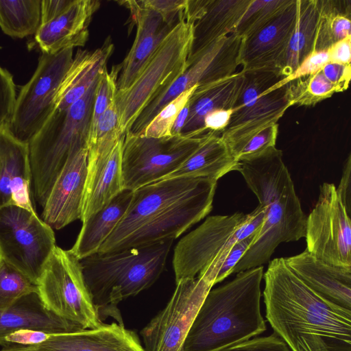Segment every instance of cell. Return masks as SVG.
<instances>
[{
  "label": "cell",
  "mask_w": 351,
  "mask_h": 351,
  "mask_svg": "<svg viewBox=\"0 0 351 351\" xmlns=\"http://www.w3.org/2000/svg\"><path fill=\"white\" fill-rule=\"evenodd\" d=\"M263 278L267 320L291 351H351V311L312 290L284 258L271 261Z\"/></svg>",
  "instance_id": "1"
},
{
  "label": "cell",
  "mask_w": 351,
  "mask_h": 351,
  "mask_svg": "<svg viewBox=\"0 0 351 351\" xmlns=\"http://www.w3.org/2000/svg\"><path fill=\"white\" fill-rule=\"evenodd\" d=\"M239 163V171L265 207V215L255 241L232 274L262 266L279 244L304 237L306 222L281 150L271 147Z\"/></svg>",
  "instance_id": "2"
},
{
  "label": "cell",
  "mask_w": 351,
  "mask_h": 351,
  "mask_svg": "<svg viewBox=\"0 0 351 351\" xmlns=\"http://www.w3.org/2000/svg\"><path fill=\"white\" fill-rule=\"evenodd\" d=\"M263 274V266L256 267L210 289L195 317L183 351H216L265 332L261 311Z\"/></svg>",
  "instance_id": "3"
},
{
  "label": "cell",
  "mask_w": 351,
  "mask_h": 351,
  "mask_svg": "<svg viewBox=\"0 0 351 351\" xmlns=\"http://www.w3.org/2000/svg\"><path fill=\"white\" fill-rule=\"evenodd\" d=\"M173 239L80 259L86 285L99 313L123 324L117 305L151 287L162 273Z\"/></svg>",
  "instance_id": "4"
},
{
  "label": "cell",
  "mask_w": 351,
  "mask_h": 351,
  "mask_svg": "<svg viewBox=\"0 0 351 351\" xmlns=\"http://www.w3.org/2000/svg\"><path fill=\"white\" fill-rule=\"evenodd\" d=\"M99 76L69 108L62 111L54 110L28 143L32 193L42 207L71 152L78 147H87Z\"/></svg>",
  "instance_id": "5"
},
{
  "label": "cell",
  "mask_w": 351,
  "mask_h": 351,
  "mask_svg": "<svg viewBox=\"0 0 351 351\" xmlns=\"http://www.w3.org/2000/svg\"><path fill=\"white\" fill-rule=\"evenodd\" d=\"M192 41L193 24L183 19L160 43L134 82L124 90H117L114 104L123 136L153 99L186 70Z\"/></svg>",
  "instance_id": "6"
},
{
  "label": "cell",
  "mask_w": 351,
  "mask_h": 351,
  "mask_svg": "<svg viewBox=\"0 0 351 351\" xmlns=\"http://www.w3.org/2000/svg\"><path fill=\"white\" fill-rule=\"evenodd\" d=\"M45 306L56 315L95 328L102 323L86 285L82 266L71 251L56 247L38 282Z\"/></svg>",
  "instance_id": "7"
},
{
  "label": "cell",
  "mask_w": 351,
  "mask_h": 351,
  "mask_svg": "<svg viewBox=\"0 0 351 351\" xmlns=\"http://www.w3.org/2000/svg\"><path fill=\"white\" fill-rule=\"evenodd\" d=\"M206 134L156 138L126 132L121 156L123 189L134 191L171 174L199 147Z\"/></svg>",
  "instance_id": "8"
},
{
  "label": "cell",
  "mask_w": 351,
  "mask_h": 351,
  "mask_svg": "<svg viewBox=\"0 0 351 351\" xmlns=\"http://www.w3.org/2000/svg\"><path fill=\"white\" fill-rule=\"evenodd\" d=\"M56 247L53 229L35 210L17 205L0 208V258L36 283Z\"/></svg>",
  "instance_id": "9"
},
{
  "label": "cell",
  "mask_w": 351,
  "mask_h": 351,
  "mask_svg": "<svg viewBox=\"0 0 351 351\" xmlns=\"http://www.w3.org/2000/svg\"><path fill=\"white\" fill-rule=\"evenodd\" d=\"M73 59V48L41 55L34 73L16 97L8 123L16 139L28 145L53 113L59 86Z\"/></svg>",
  "instance_id": "10"
},
{
  "label": "cell",
  "mask_w": 351,
  "mask_h": 351,
  "mask_svg": "<svg viewBox=\"0 0 351 351\" xmlns=\"http://www.w3.org/2000/svg\"><path fill=\"white\" fill-rule=\"evenodd\" d=\"M306 250L317 259L351 267V221L333 184L319 187L318 199L306 217Z\"/></svg>",
  "instance_id": "11"
},
{
  "label": "cell",
  "mask_w": 351,
  "mask_h": 351,
  "mask_svg": "<svg viewBox=\"0 0 351 351\" xmlns=\"http://www.w3.org/2000/svg\"><path fill=\"white\" fill-rule=\"evenodd\" d=\"M212 287L199 277L178 281L166 306L141 331L145 351H183L195 317Z\"/></svg>",
  "instance_id": "12"
},
{
  "label": "cell",
  "mask_w": 351,
  "mask_h": 351,
  "mask_svg": "<svg viewBox=\"0 0 351 351\" xmlns=\"http://www.w3.org/2000/svg\"><path fill=\"white\" fill-rule=\"evenodd\" d=\"M205 178L180 177L161 180L134 191L129 207L97 253H109L134 231L163 214L193 191Z\"/></svg>",
  "instance_id": "13"
},
{
  "label": "cell",
  "mask_w": 351,
  "mask_h": 351,
  "mask_svg": "<svg viewBox=\"0 0 351 351\" xmlns=\"http://www.w3.org/2000/svg\"><path fill=\"white\" fill-rule=\"evenodd\" d=\"M247 217L248 214L240 212L208 217L182 238L173 258L176 282L195 278L204 271Z\"/></svg>",
  "instance_id": "14"
},
{
  "label": "cell",
  "mask_w": 351,
  "mask_h": 351,
  "mask_svg": "<svg viewBox=\"0 0 351 351\" xmlns=\"http://www.w3.org/2000/svg\"><path fill=\"white\" fill-rule=\"evenodd\" d=\"M300 12V0H292L263 29L245 38L241 53L243 72L269 71L280 75Z\"/></svg>",
  "instance_id": "15"
},
{
  "label": "cell",
  "mask_w": 351,
  "mask_h": 351,
  "mask_svg": "<svg viewBox=\"0 0 351 351\" xmlns=\"http://www.w3.org/2000/svg\"><path fill=\"white\" fill-rule=\"evenodd\" d=\"M87 159V147L74 149L52 186L41 214L42 220L52 229L60 230L81 219Z\"/></svg>",
  "instance_id": "16"
},
{
  "label": "cell",
  "mask_w": 351,
  "mask_h": 351,
  "mask_svg": "<svg viewBox=\"0 0 351 351\" xmlns=\"http://www.w3.org/2000/svg\"><path fill=\"white\" fill-rule=\"evenodd\" d=\"M268 88L258 97L233 109L228 125L220 134L235 160L248 140L278 123L291 106L288 84L274 90Z\"/></svg>",
  "instance_id": "17"
},
{
  "label": "cell",
  "mask_w": 351,
  "mask_h": 351,
  "mask_svg": "<svg viewBox=\"0 0 351 351\" xmlns=\"http://www.w3.org/2000/svg\"><path fill=\"white\" fill-rule=\"evenodd\" d=\"M119 3L130 10L136 34L130 51L118 65L117 90L127 89L136 79L160 43L176 26L165 23L156 12L142 7L138 1Z\"/></svg>",
  "instance_id": "18"
},
{
  "label": "cell",
  "mask_w": 351,
  "mask_h": 351,
  "mask_svg": "<svg viewBox=\"0 0 351 351\" xmlns=\"http://www.w3.org/2000/svg\"><path fill=\"white\" fill-rule=\"evenodd\" d=\"M31 184L28 145L7 123L0 127V208L17 205L36 211Z\"/></svg>",
  "instance_id": "19"
},
{
  "label": "cell",
  "mask_w": 351,
  "mask_h": 351,
  "mask_svg": "<svg viewBox=\"0 0 351 351\" xmlns=\"http://www.w3.org/2000/svg\"><path fill=\"white\" fill-rule=\"evenodd\" d=\"M28 345L43 351H145L136 334L119 322L48 335L44 341Z\"/></svg>",
  "instance_id": "20"
},
{
  "label": "cell",
  "mask_w": 351,
  "mask_h": 351,
  "mask_svg": "<svg viewBox=\"0 0 351 351\" xmlns=\"http://www.w3.org/2000/svg\"><path fill=\"white\" fill-rule=\"evenodd\" d=\"M287 266L308 287L335 305L351 311V267L322 261L305 250L284 258Z\"/></svg>",
  "instance_id": "21"
},
{
  "label": "cell",
  "mask_w": 351,
  "mask_h": 351,
  "mask_svg": "<svg viewBox=\"0 0 351 351\" xmlns=\"http://www.w3.org/2000/svg\"><path fill=\"white\" fill-rule=\"evenodd\" d=\"M83 329L86 328L49 310L38 291L21 298L9 307L0 309V345L3 346L9 336L22 330L56 335Z\"/></svg>",
  "instance_id": "22"
},
{
  "label": "cell",
  "mask_w": 351,
  "mask_h": 351,
  "mask_svg": "<svg viewBox=\"0 0 351 351\" xmlns=\"http://www.w3.org/2000/svg\"><path fill=\"white\" fill-rule=\"evenodd\" d=\"M99 7L97 0H74L61 14L40 24L35 39L43 53L84 47L88 38L92 17Z\"/></svg>",
  "instance_id": "23"
},
{
  "label": "cell",
  "mask_w": 351,
  "mask_h": 351,
  "mask_svg": "<svg viewBox=\"0 0 351 351\" xmlns=\"http://www.w3.org/2000/svg\"><path fill=\"white\" fill-rule=\"evenodd\" d=\"M122 136L111 149L87 159V176L81 221L107 205L123 190L121 173Z\"/></svg>",
  "instance_id": "24"
},
{
  "label": "cell",
  "mask_w": 351,
  "mask_h": 351,
  "mask_svg": "<svg viewBox=\"0 0 351 351\" xmlns=\"http://www.w3.org/2000/svg\"><path fill=\"white\" fill-rule=\"evenodd\" d=\"M252 0H206L193 24V41L186 68L205 49L234 33Z\"/></svg>",
  "instance_id": "25"
},
{
  "label": "cell",
  "mask_w": 351,
  "mask_h": 351,
  "mask_svg": "<svg viewBox=\"0 0 351 351\" xmlns=\"http://www.w3.org/2000/svg\"><path fill=\"white\" fill-rule=\"evenodd\" d=\"M245 80L242 71L221 80L197 86L187 101L188 116L180 134L199 137L206 132L204 120L210 112L219 109H232Z\"/></svg>",
  "instance_id": "26"
},
{
  "label": "cell",
  "mask_w": 351,
  "mask_h": 351,
  "mask_svg": "<svg viewBox=\"0 0 351 351\" xmlns=\"http://www.w3.org/2000/svg\"><path fill=\"white\" fill-rule=\"evenodd\" d=\"M114 51L110 37L95 51L78 49L67 70L55 99L54 110L62 111L80 99L106 69Z\"/></svg>",
  "instance_id": "27"
},
{
  "label": "cell",
  "mask_w": 351,
  "mask_h": 351,
  "mask_svg": "<svg viewBox=\"0 0 351 351\" xmlns=\"http://www.w3.org/2000/svg\"><path fill=\"white\" fill-rule=\"evenodd\" d=\"M239 161L232 156L220 134L208 132L199 147L175 171L162 180L189 177L217 181L232 171H239Z\"/></svg>",
  "instance_id": "28"
},
{
  "label": "cell",
  "mask_w": 351,
  "mask_h": 351,
  "mask_svg": "<svg viewBox=\"0 0 351 351\" xmlns=\"http://www.w3.org/2000/svg\"><path fill=\"white\" fill-rule=\"evenodd\" d=\"M133 191L123 189L107 205L89 217L82 226L71 250L78 259L97 253L125 214Z\"/></svg>",
  "instance_id": "29"
},
{
  "label": "cell",
  "mask_w": 351,
  "mask_h": 351,
  "mask_svg": "<svg viewBox=\"0 0 351 351\" xmlns=\"http://www.w3.org/2000/svg\"><path fill=\"white\" fill-rule=\"evenodd\" d=\"M319 17L318 0H300L298 21L280 71L282 78L291 75L314 51Z\"/></svg>",
  "instance_id": "30"
},
{
  "label": "cell",
  "mask_w": 351,
  "mask_h": 351,
  "mask_svg": "<svg viewBox=\"0 0 351 351\" xmlns=\"http://www.w3.org/2000/svg\"><path fill=\"white\" fill-rule=\"evenodd\" d=\"M319 17L315 51H327L334 43L351 36L350 1L318 0Z\"/></svg>",
  "instance_id": "31"
},
{
  "label": "cell",
  "mask_w": 351,
  "mask_h": 351,
  "mask_svg": "<svg viewBox=\"0 0 351 351\" xmlns=\"http://www.w3.org/2000/svg\"><path fill=\"white\" fill-rule=\"evenodd\" d=\"M41 24V0H0V27L4 34L23 38L36 34Z\"/></svg>",
  "instance_id": "32"
},
{
  "label": "cell",
  "mask_w": 351,
  "mask_h": 351,
  "mask_svg": "<svg viewBox=\"0 0 351 351\" xmlns=\"http://www.w3.org/2000/svg\"><path fill=\"white\" fill-rule=\"evenodd\" d=\"M291 106H311L340 93L338 88L330 83L319 72L288 83Z\"/></svg>",
  "instance_id": "33"
},
{
  "label": "cell",
  "mask_w": 351,
  "mask_h": 351,
  "mask_svg": "<svg viewBox=\"0 0 351 351\" xmlns=\"http://www.w3.org/2000/svg\"><path fill=\"white\" fill-rule=\"evenodd\" d=\"M292 0H252L234 33L247 38L269 24Z\"/></svg>",
  "instance_id": "34"
},
{
  "label": "cell",
  "mask_w": 351,
  "mask_h": 351,
  "mask_svg": "<svg viewBox=\"0 0 351 351\" xmlns=\"http://www.w3.org/2000/svg\"><path fill=\"white\" fill-rule=\"evenodd\" d=\"M38 291V284L0 258V309L21 298Z\"/></svg>",
  "instance_id": "35"
},
{
  "label": "cell",
  "mask_w": 351,
  "mask_h": 351,
  "mask_svg": "<svg viewBox=\"0 0 351 351\" xmlns=\"http://www.w3.org/2000/svg\"><path fill=\"white\" fill-rule=\"evenodd\" d=\"M122 136L119 129V114L114 101L99 118L95 134L87 144L88 158L111 149Z\"/></svg>",
  "instance_id": "36"
},
{
  "label": "cell",
  "mask_w": 351,
  "mask_h": 351,
  "mask_svg": "<svg viewBox=\"0 0 351 351\" xmlns=\"http://www.w3.org/2000/svg\"><path fill=\"white\" fill-rule=\"evenodd\" d=\"M197 86L185 90L164 106L138 135L156 138L172 136L173 123Z\"/></svg>",
  "instance_id": "37"
},
{
  "label": "cell",
  "mask_w": 351,
  "mask_h": 351,
  "mask_svg": "<svg viewBox=\"0 0 351 351\" xmlns=\"http://www.w3.org/2000/svg\"><path fill=\"white\" fill-rule=\"evenodd\" d=\"M119 74L118 66H114L110 72L106 69L100 75L96 89L93 106L88 143L93 137L98 121L108 106L114 101L117 92V79Z\"/></svg>",
  "instance_id": "38"
},
{
  "label": "cell",
  "mask_w": 351,
  "mask_h": 351,
  "mask_svg": "<svg viewBox=\"0 0 351 351\" xmlns=\"http://www.w3.org/2000/svg\"><path fill=\"white\" fill-rule=\"evenodd\" d=\"M329 62L327 51H315L306 57L299 66L289 75L282 78L269 90H274L291 82L315 74L322 69Z\"/></svg>",
  "instance_id": "39"
},
{
  "label": "cell",
  "mask_w": 351,
  "mask_h": 351,
  "mask_svg": "<svg viewBox=\"0 0 351 351\" xmlns=\"http://www.w3.org/2000/svg\"><path fill=\"white\" fill-rule=\"evenodd\" d=\"M138 2L142 7L158 13L169 25L175 26L185 19L184 12L187 0H142Z\"/></svg>",
  "instance_id": "40"
},
{
  "label": "cell",
  "mask_w": 351,
  "mask_h": 351,
  "mask_svg": "<svg viewBox=\"0 0 351 351\" xmlns=\"http://www.w3.org/2000/svg\"><path fill=\"white\" fill-rule=\"evenodd\" d=\"M278 134V123L270 125L253 136L243 146L236 156L239 161L245 158L258 154L271 147L276 146Z\"/></svg>",
  "instance_id": "41"
},
{
  "label": "cell",
  "mask_w": 351,
  "mask_h": 351,
  "mask_svg": "<svg viewBox=\"0 0 351 351\" xmlns=\"http://www.w3.org/2000/svg\"><path fill=\"white\" fill-rule=\"evenodd\" d=\"M16 95L12 75L0 66V127L8 123Z\"/></svg>",
  "instance_id": "42"
},
{
  "label": "cell",
  "mask_w": 351,
  "mask_h": 351,
  "mask_svg": "<svg viewBox=\"0 0 351 351\" xmlns=\"http://www.w3.org/2000/svg\"><path fill=\"white\" fill-rule=\"evenodd\" d=\"M216 351H291L275 333L266 337H256L243 342Z\"/></svg>",
  "instance_id": "43"
},
{
  "label": "cell",
  "mask_w": 351,
  "mask_h": 351,
  "mask_svg": "<svg viewBox=\"0 0 351 351\" xmlns=\"http://www.w3.org/2000/svg\"><path fill=\"white\" fill-rule=\"evenodd\" d=\"M259 230L234 245L223 261L215 279L214 285L220 282L232 274V269L252 245Z\"/></svg>",
  "instance_id": "44"
},
{
  "label": "cell",
  "mask_w": 351,
  "mask_h": 351,
  "mask_svg": "<svg viewBox=\"0 0 351 351\" xmlns=\"http://www.w3.org/2000/svg\"><path fill=\"white\" fill-rule=\"evenodd\" d=\"M325 77L336 86L339 92L348 89L351 78V66L328 62L321 70Z\"/></svg>",
  "instance_id": "45"
},
{
  "label": "cell",
  "mask_w": 351,
  "mask_h": 351,
  "mask_svg": "<svg viewBox=\"0 0 351 351\" xmlns=\"http://www.w3.org/2000/svg\"><path fill=\"white\" fill-rule=\"evenodd\" d=\"M337 193L344 206L348 215H351V156L345 161L339 184L336 188Z\"/></svg>",
  "instance_id": "46"
},
{
  "label": "cell",
  "mask_w": 351,
  "mask_h": 351,
  "mask_svg": "<svg viewBox=\"0 0 351 351\" xmlns=\"http://www.w3.org/2000/svg\"><path fill=\"white\" fill-rule=\"evenodd\" d=\"M232 111V109H219L208 114L204 120L206 132L221 134L228 125Z\"/></svg>",
  "instance_id": "47"
},
{
  "label": "cell",
  "mask_w": 351,
  "mask_h": 351,
  "mask_svg": "<svg viewBox=\"0 0 351 351\" xmlns=\"http://www.w3.org/2000/svg\"><path fill=\"white\" fill-rule=\"evenodd\" d=\"M327 52L329 62L350 64L351 36L334 43L327 49Z\"/></svg>",
  "instance_id": "48"
},
{
  "label": "cell",
  "mask_w": 351,
  "mask_h": 351,
  "mask_svg": "<svg viewBox=\"0 0 351 351\" xmlns=\"http://www.w3.org/2000/svg\"><path fill=\"white\" fill-rule=\"evenodd\" d=\"M74 0H42L41 24L57 17L64 12Z\"/></svg>",
  "instance_id": "49"
},
{
  "label": "cell",
  "mask_w": 351,
  "mask_h": 351,
  "mask_svg": "<svg viewBox=\"0 0 351 351\" xmlns=\"http://www.w3.org/2000/svg\"><path fill=\"white\" fill-rule=\"evenodd\" d=\"M188 106L187 104L182 108L179 112L172 128L171 135L180 134L181 131L186 123L188 116Z\"/></svg>",
  "instance_id": "50"
},
{
  "label": "cell",
  "mask_w": 351,
  "mask_h": 351,
  "mask_svg": "<svg viewBox=\"0 0 351 351\" xmlns=\"http://www.w3.org/2000/svg\"><path fill=\"white\" fill-rule=\"evenodd\" d=\"M0 351H43L31 345L14 344L4 346Z\"/></svg>",
  "instance_id": "51"
}]
</instances>
